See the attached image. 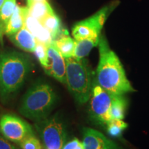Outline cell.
<instances>
[{
  "instance_id": "3957f363",
  "label": "cell",
  "mask_w": 149,
  "mask_h": 149,
  "mask_svg": "<svg viewBox=\"0 0 149 149\" xmlns=\"http://www.w3.org/2000/svg\"><path fill=\"white\" fill-rule=\"evenodd\" d=\"M56 102V95L51 86L40 84L28 91L22 98L19 112L31 120L45 119Z\"/></svg>"
},
{
  "instance_id": "ba28073f",
  "label": "cell",
  "mask_w": 149,
  "mask_h": 149,
  "mask_svg": "<svg viewBox=\"0 0 149 149\" xmlns=\"http://www.w3.org/2000/svg\"><path fill=\"white\" fill-rule=\"evenodd\" d=\"M0 132L8 140L18 144L33 134L30 124L20 117L11 114H5L0 117Z\"/></svg>"
},
{
  "instance_id": "d6986e66",
  "label": "cell",
  "mask_w": 149,
  "mask_h": 149,
  "mask_svg": "<svg viewBox=\"0 0 149 149\" xmlns=\"http://www.w3.org/2000/svg\"><path fill=\"white\" fill-rule=\"evenodd\" d=\"M16 6V0H5L2 6L0 8V22L3 24L4 29L13 14Z\"/></svg>"
},
{
  "instance_id": "277c9868",
  "label": "cell",
  "mask_w": 149,
  "mask_h": 149,
  "mask_svg": "<svg viewBox=\"0 0 149 149\" xmlns=\"http://www.w3.org/2000/svg\"><path fill=\"white\" fill-rule=\"evenodd\" d=\"M66 84L75 100L85 104L90 99L93 88V72L85 59H66Z\"/></svg>"
},
{
  "instance_id": "484cf974",
  "label": "cell",
  "mask_w": 149,
  "mask_h": 149,
  "mask_svg": "<svg viewBox=\"0 0 149 149\" xmlns=\"http://www.w3.org/2000/svg\"><path fill=\"white\" fill-rule=\"evenodd\" d=\"M27 1V6L29 7L30 5L32 4L33 3L37 2V1H47V0H26Z\"/></svg>"
},
{
  "instance_id": "d4e9b609",
  "label": "cell",
  "mask_w": 149,
  "mask_h": 149,
  "mask_svg": "<svg viewBox=\"0 0 149 149\" xmlns=\"http://www.w3.org/2000/svg\"><path fill=\"white\" fill-rule=\"evenodd\" d=\"M5 33V31H4V27H3V24L1 23L0 22V43L2 42V39H3V35Z\"/></svg>"
},
{
  "instance_id": "8fae6325",
  "label": "cell",
  "mask_w": 149,
  "mask_h": 149,
  "mask_svg": "<svg viewBox=\"0 0 149 149\" xmlns=\"http://www.w3.org/2000/svg\"><path fill=\"white\" fill-rule=\"evenodd\" d=\"M24 26L34 35L38 42L42 43L48 46L53 42L51 33L43 26L40 20L31 16L29 13L26 17Z\"/></svg>"
},
{
  "instance_id": "603a6c76",
  "label": "cell",
  "mask_w": 149,
  "mask_h": 149,
  "mask_svg": "<svg viewBox=\"0 0 149 149\" xmlns=\"http://www.w3.org/2000/svg\"><path fill=\"white\" fill-rule=\"evenodd\" d=\"M62 149H84L82 143L77 138H74L64 144Z\"/></svg>"
},
{
  "instance_id": "cb8c5ba5",
  "label": "cell",
  "mask_w": 149,
  "mask_h": 149,
  "mask_svg": "<svg viewBox=\"0 0 149 149\" xmlns=\"http://www.w3.org/2000/svg\"><path fill=\"white\" fill-rule=\"evenodd\" d=\"M0 149H18L14 145L10 143V141L5 138L4 136L0 132Z\"/></svg>"
},
{
  "instance_id": "9c48e42d",
  "label": "cell",
  "mask_w": 149,
  "mask_h": 149,
  "mask_svg": "<svg viewBox=\"0 0 149 149\" xmlns=\"http://www.w3.org/2000/svg\"><path fill=\"white\" fill-rule=\"evenodd\" d=\"M48 62L44 70L59 82L66 84V59L61 55L53 42L47 46Z\"/></svg>"
},
{
  "instance_id": "8992f818",
  "label": "cell",
  "mask_w": 149,
  "mask_h": 149,
  "mask_svg": "<svg viewBox=\"0 0 149 149\" xmlns=\"http://www.w3.org/2000/svg\"><path fill=\"white\" fill-rule=\"evenodd\" d=\"M44 149H62L66 139V128L58 117H46L35 124Z\"/></svg>"
},
{
  "instance_id": "6da1fadb",
  "label": "cell",
  "mask_w": 149,
  "mask_h": 149,
  "mask_svg": "<svg viewBox=\"0 0 149 149\" xmlns=\"http://www.w3.org/2000/svg\"><path fill=\"white\" fill-rule=\"evenodd\" d=\"M100 59L97 68V83L115 95L135 91L126 76L117 55L109 47L107 38L101 35L98 44Z\"/></svg>"
},
{
  "instance_id": "ffe728a7",
  "label": "cell",
  "mask_w": 149,
  "mask_h": 149,
  "mask_svg": "<svg viewBox=\"0 0 149 149\" xmlns=\"http://www.w3.org/2000/svg\"><path fill=\"white\" fill-rule=\"evenodd\" d=\"M127 126L128 124L122 120L112 119L107 124V132L112 137H118L122 135L123 131Z\"/></svg>"
},
{
  "instance_id": "52a82bcc",
  "label": "cell",
  "mask_w": 149,
  "mask_h": 149,
  "mask_svg": "<svg viewBox=\"0 0 149 149\" xmlns=\"http://www.w3.org/2000/svg\"><path fill=\"white\" fill-rule=\"evenodd\" d=\"M89 100V113L91 118L100 124L107 125L112 120L111 109L113 95L95 81L93 83Z\"/></svg>"
},
{
  "instance_id": "4fadbf2b",
  "label": "cell",
  "mask_w": 149,
  "mask_h": 149,
  "mask_svg": "<svg viewBox=\"0 0 149 149\" xmlns=\"http://www.w3.org/2000/svg\"><path fill=\"white\" fill-rule=\"evenodd\" d=\"M29 9L28 6L21 7L17 5L13 14L5 26V34L9 37L18 32L25 25V20L29 14Z\"/></svg>"
},
{
  "instance_id": "4316f807",
  "label": "cell",
  "mask_w": 149,
  "mask_h": 149,
  "mask_svg": "<svg viewBox=\"0 0 149 149\" xmlns=\"http://www.w3.org/2000/svg\"><path fill=\"white\" fill-rule=\"evenodd\" d=\"M4 1H5V0H0V8H1V7L2 6L3 3Z\"/></svg>"
},
{
  "instance_id": "5bb4252c",
  "label": "cell",
  "mask_w": 149,
  "mask_h": 149,
  "mask_svg": "<svg viewBox=\"0 0 149 149\" xmlns=\"http://www.w3.org/2000/svg\"><path fill=\"white\" fill-rule=\"evenodd\" d=\"M53 43L65 59L73 57L75 48V40L69 36L66 31L63 30L59 37L53 41Z\"/></svg>"
},
{
  "instance_id": "ac0fdd59",
  "label": "cell",
  "mask_w": 149,
  "mask_h": 149,
  "mask_svg": "<svg viewBox=\"0 0 149 149\" xmlns=\"http://www.w3.org/2000/svg\"><path fill=\"white\" fill-rule=\"evenodd\" d=\"M126 106H127L126 100L123 95H113L111 109V118L123 120L125 115Z\"/></svg>"
},
{
  "instance_id": "9a60e30c",
  "label": "cell",
  "mask_w": 149,
  "mask_h": 149,
  "mask_svg": "<svg viewBox=\"0 0 149 149\" xmlns=\"http://www.w3.org/2000/svg\"><path fill=\"white\" fill-rule=\"evenodd\" d=\"M100 38V37L75 40V48L72 57L78 60L84 59L93 48L98 46Z\"/></svg>"
},
{
  "instance_id": "44dd1931",
  "label": "cell",
  "mask_w": 149,
  "mask_h": 149,
  "mask_svg": "<svg viewBox=\"0 0 149 149\" xmlns=\"http://www.w3.org/2000/svg\"><path fill=\"white\" fill-rule=\"evenodd\" d=\"M22 149H43L40 141L34 134L28 136L19 144Z\"/></svg>"
},
{
  "instance_id": "7a4b0ae2",
  "label": "cell",
  "mask_w": 149,
  "mask_h": 149,
  "mask_svg": "<svg viewBox=\"0 0 149 149\" xmlns=\"http://www.w3.org/2000/svg\"><path fill=\"white\" fill-rule=\"evenodd\" d=\"M31 70L27 56L14 51L0 53V93L3 98L23 85Z\"/></svg>"
},
{
  "instance_id": "5b68a950",
  "label": "cell",
  "mask_w": 149,
  "mask_h": 149,
  "mask_svg": "<svg viewBox=\"0 0 149 149\" xmlns=\"http://www.w3.org/2000/svg\"><path fill=\"white\" fill-rule=\"evenodd\" d=\"M118 1H113L99 10L92 16L78 22L72 29L75 40L100 37V33L106 21L119 5Z\"/></svg>"
},
{
  "instance_id": "7c38bea8",
  "label": "cell",
  "mask_w": 149,
  "mask_h": 149,
  "mask_svg": "<svg viewBox=\"0 0 149 149\" xmlns=\"http://www.w3.org/2000/svg\"><path fill=\"white\" fill-rule=\"evenodd\" d=\"M8 37L11 42L20 49L29 53L35 52L37 41L34 35L25 27V26L18 32Z\"/></svg>"
},
{
  "instance_id": "7402d4cb",
  "label": "cell",
  "mask_w": 149,
  "mask_h": 149,
  "mask_svg": "<svg viewBox=\"0 0 149 149\" xmlns=\"http://www.w3.org/2000/svg\"><path fill=\"white\" fill-rule=\"evenodd\" d=\"M35 54L40 61V64L44 68L47 66L48 62V54H47V46L42 43L37 42L36 48L35 50Z\"/></svg>"
},
{
  "instance_id": "30bf717a",
  "label": "cell",
  "mask_w": 149,
  "mask_h": 149,
  "mask_svg": "<svg viewBox=\"0 0 149 149\" xmlns=\"http://www.w3.org/2000/svg\"><path fill=\"white\" fill-rule=\"evenodd\" d=\"M82 144L84 149H119L114 141L98 130L90 128H85L83 130Z\"/></svg>"
},
{
  "instance_id": "2e32d148",
  "label": "cell",
  "mask_w": 149,
  "mask_h": 149,
  "mask_svg": "<svg viewBox=\"0 0 149 149\" xmlns=\"http://www.w3.org/2000/svg\"><path fill=\"white\" fill-rule=\"evenodd\" d=\"M29 15L37 19L41 20L46 16L55 13L51 5L47 1H37L33 3L29 6Z\"/></svg>"
},
{
  "instance_id": "e0dca14e",
  "label": "cell",
  "mask_w": 149,
  "mask_h": 149,
  "mask_svg": "<svg viewBox=\"0 0 149 149\" xmlns=\"http://www.w3.org/2000/svg\"><path fill=\"white\" fill-rule=\"evenodd\" d=\"M43 26L51 33L53 41L56 40L61 34L63 30H61V24L60 19L55 13L49 15L40 21Z\"/></svg>"
}]
</instances>
